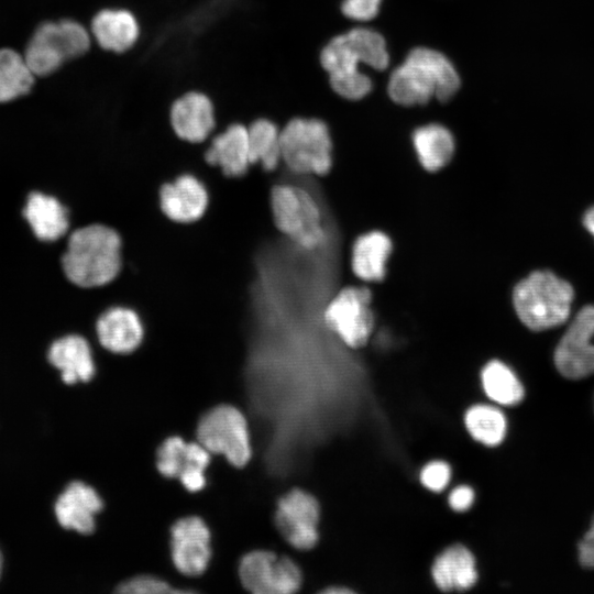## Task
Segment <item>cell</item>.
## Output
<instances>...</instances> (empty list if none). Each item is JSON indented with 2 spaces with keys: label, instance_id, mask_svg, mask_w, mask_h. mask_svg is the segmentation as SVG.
<instances>
[{
  "label": "cell",
  "instance_id": "obj_9",
  "mask_svg": "<svg viewBox=\"0 0 594 594\" xmlns=\"http://www.w3.org/2000/svg\"><path fill=\"white\" fill-rule=\"evenodd\" d=\"M239 578L254 594H293L304 583L300 566L287 556L271 550H254L243 556Z\"/></svg>",
  "mask_w": 594,
  "mask_h": 594
},
{
  "label": "cell",
  "instance_id": "obj_8",
  "mask_svg": "<svg viewBox=\"0 0 594 594\" xmlns=\"http://www.w3.org/2000/svg\"><path fill=\"white\" fill-rule=\"evenodd\" d=\"M371 302L367 287L346 286L326 306L323 321L346 346L360 349L369 342L374 329Z\"/></svg>",
  "mask_w": 594,
  "mask_h": 594
},
{
  "label": "cell",
  "instance_id": "obj_6",
  "mask_svg": "<svg viewBox=\"0 0 594 594\" xmlns=\"http://www.w3.org/2000/svg\"><path fill=\"white\" fill-rule=\"evenodd\" d=\"M270 205L276 228L299 246L314 250L326 241L320 207L305 188L275 185L271 189Z\"/></svg>",
  "mask_w": 594,
  "mask_h": 594
},
{
  "label": "cell",
  "instance_id": "obj_1",
  "mask_svg": "<svg viewBox=\"0 0 594 594\" xmlns=\"http://www.w3.org/2000/svg\"><path fill=\"white\" fill-rule=\"evenodd\" d=\"M461 77L453 62L428 46L411 48L389 74L386 91L402 107L425 106L432 99L451 100L460 90Z\"/></svg>",
  "mask_w": 594,
  "mask_h": 594
},
{
  "label": "cell",
  "instance_id": "obj_21",
  "mask_svg": "<svg viewBox=\"0 0 594 594\" xmlns=\"http://www.w3.org/2000/svg\"><path fill=\"white\" fill-rule=\"evenodd\" d=\"M392 251L393 242L386 233L373 230L361 234L351 250L352 272L364 282L383 280Z\"/></svg>",
  "mask_w": 594,
  "mask_h": 594
},
{
  "label": "cell",
  "instance_id": "obj_10",
  "mask_svg": "<svg viewBox=\"0 0 594 594\" xmlns=\"http://www.w3.org/2000/svg\"><path fill=\"white\" fill-rule=\"evenodd\" d=\"M321 504L310 492L292 488L276 505L274 520L283 539L294 549H314L321 536Z\"/></svg>",
  "mask_w": 594,
  "mask_h": 594
},
{
  "label": "cell",
  "instance_id": "obj_28",
  "mask_svg": "<svg viewBox=\"0 0 594 594\" xmlns=\"http://www.w3.org/2000/svg\"><path fill=\"white\" fill-rule=\"evenodd\" d=\"M190 461V447L178 436L163 441L156 453V468L162 475L178 479Z\"/></svg>",
  "mask_w": 594,
  "mask_h": 594
},
{
  "label": "cell",
  "instance_id": "obj_24",
  "mask_svg": "<svg viewBox=\"0 0 594 594\" xmlns=\"http://www.w3.org/2000/svg\"><path fill=\"white\" fill-rule=\"evenodd\" d=\"M251 163L265 172L275 170L282 163L280 125L268 117H257L248 124Z\"/></svg>",
  "mask_w": 594,
  "mask_h": 594
},
{
  "label": "cell",
  "instance_id": "obj_23",
  "mask_svg": "<svg viewBox=\"0 0 594 594\" xmlns=\"http://www.w3.org/2000/svg\"><path fill=\"white\" fill-rule=\"evenodd\" d=\"M23 215L34 234L43 241H56L69 228L67 208L57 198L40 191L29 195Z\"/></svg>",
  "mask_w": 594,
  "mask_h": 594
},
{
  "label": "cell",
  "instance_id": "obj_15",
  "mask_svg": "<svg viewBox=\"0 0 594 594\" xmlns=\"http://www.w3.org/2000/svg\"><path fill=\"white\" fill-rule=\"evenodd\" d=\"M158 202L167 219L189 224L205 216L209 206V194L198 177L185 173L161 187Z\"/></svg>",
  "mask_w": 594,
  "mask_h": 594
},
{
  "label": "cell",
  "instance_id": "obj_35",
  "mask_svg": "<svg viewBox=\"0 0 594 594\" xmlns=\"http://www.w3.org/2000/svg\"><path fill=\"white\" fill-rule=\"evenodd\" d=\"M354 592L355 591L353 588L343 584H332L320 590V593H323V594H351Z\"/></svg>",
  "mask_w": 594,
  "mask_h": 594
},
{
  "label": "cell",
  "instance_id": "obj_14",
  "mask_svg": "<svg viewBox=\"0 0 594 594\" xmlns=\"http://www.w3.org/2000/svg\"><path fill=\"white\" fill-rule=\"evenodd\" d=\"M206 165L219 168L227 177H242L252 166L249 148L248 125L231 122L217 130L204 144Z\"/></svg>",
  "mask_w": 594,
  "mask_h": 594
},
{
  "label": "cell",
  "instance_id": "obj_33",
  "mask_svg": "<svg viewBox=\"0 0 594 594\" xmlns=\"http://www.w3.org/2000/svg\"><path fill=\"white\" fill-rule=\"evenodd\" d=\"M474 499V490L470 485L460 484L450 491L447 502L453 512L463 513L472 507Z\"/></svg>",
  "mask_w": 594,
  "mask_h": 594
},
{
  "label": "cell",
  "instance_id": "obj_29",
  "mask_svg": "<svg viewBox=\"0 0 594 594\" xmlns=\"http://www.w3.org/2000/svg\"><path fill=\"white\" fill-rule=\"evenodd\" d=\"M328 77L333 92L349 101L362 100L373 90V79L362 69Z\"/></svg>",
  "mask_w": 594,
  "mask_h": 594
},
{
  "label": "cell",
  "instance_id": "obj_17",
  "mask_svg": "<svg viewBox=\"0 0 594 594\" xmlns=\"http://www.w3.org/2000/svg\"><path fill=\"white\" fill-rule=\"evenodd\" d=\"M96 334L106 350L117 354H128L142 343L144 327L136 311L128 307L114 306L98 317Z\"/></svg>",
  "mask_w": 594,
  "mask_h": 594
},
{
  "label": "cell",
  "instance_id": "obj_26",
  "mask_svg": "<svg viewBox=\"0 0 594 594\" xmlns=\"http://www.w3.org/2000/svg\"><path fill=\"white\" fill-rule=\"evenodd\" d=\"M34 84L35 75L23 55L12 48H0V103L29 94Z\"/></svg>",
  "mask_w": 594,
  "mask_h": 594
},
{
  "label": "cell",
  "instance_id": "obj_12",
  "mask_svg": "<svg viewBox=\"0 0 594 594\" xmlns=\"http://www.w3.org/2000/svg\"><path fill=\"white\" fill-rule=\"evenodd\" d=\"M168 117L176 138L193 145L205 144L218 129L213 100L197 89L188 90L175 98L169 107Z\"/></svg>",
  "mask_w": 594,
  "mask_h": 594
},
{
  "label": "cell",
  "instance_id": "obj_30",
  "mask_svg": "<svg viewBox=\"0 0 594 594\" xmlns=\"http://www.w3.org/2000/svg\"><path fill=\"white\" fill-rule=\"evenodd\" d=\"M418 479L426 490L440 493L448 487L452 480V468L447 461L435 459L422 465Z\"/></svg>",
  "mask_w": 594,
  "mask_h": 594
},
{
  "label": "cell",
  "instance_id": "obj_19",
  "mask_svg": "<svg viewBox=\"0 0 594 594\" xmlns=\"http://www.w3.org/2000/svg\"><path fill=\"white\" fill-rule=\"evenodd\" d=\"M102 506V499L95 488L76 481L57 498L55 514L64 528L90 534L95 529V517Z\"/></svg>",
  "mask_w": 594,
  "mask_h": 594
},
{
  "label": "cell",
  "instance_id": "obj_7",
  "mask_svg": "<svg viewBox=\"0 0 594 594\" xmlns=\"http://www.w3.org/2000/svg\"><path fill=\"white\" fill-rule=\"evenodd\" d=\"M197 441L211 454H221L237 466L251 459L252 447L249 425L243 413L228 404L208 410L197 426Z\"/></svg>",
  "mask_w": 594,
  "mask_h": 594
},
{
  "label": "cell",
  "instance_id": "obj_22",
  "mask_svg": "<svg viewBox=\"0 0 594 594\" xmlns=\"http://www.w3.org/2000/svg\"><path fill=\"white\" fill-rule=\"evenodd\" d=\"M411 143L419 164L431 173L444 168L455 152L452 132L437 122L417 127L411 134Z\"/></svg>",
  "mask_w": 594,
  "mask_h": 594
},
{
  "label": "cell",
  "instance_id": "obj_27",
  "mask_svg": "<svg viewBox=\"0 0 594 594\" xmlns=\"http://www.w3.org/2000/svg\"><path fill=\"white\" fill-rule=\"evenodd\" d=\"M463 422L469 435L486 447L498 446L506 436L505 415L491 405H473L464 413Z\"/></svg>",
  "mask_w": 594,
  "mask_h": 594
},
{
  "label": "cell",
  "instance_id": "obj_31",
  "mask_svg": "<svg viewBox=\"0 0 594 594\" xmlns=\"http://www.w3.org/2000/svg\"><path fill=\"white\" fill-rule=\"evenodd\" d=\"M117 592L121 594H163L188 591L173 588L167 582L156 576L138 575L119 584Z\"/></svg>",
  "mask_w": 594,
  "mask_h": 594
},
{
  "label": "cell",
  "instance_id": "obj_5",
  "mask_svg": "<svg viewBox=\"0 0 594 594\" xmlns=\"http://www.w3.org/2000/svg\"><path fill=\"white\" fill-rule=\"evenodd\" d=\"M328 124L318 118L295 116L280 127L282 163L295 174L327 175L333 163Z\"/></svg>",
  "mask_w": 594,
  "mask_h": 594
},
{
  "label": "cell",
  "instance_id": "obj_32",
  "mask_svg": "<svg viewBox=\"0 0 594 594\" xmlns=\"http://www.w3.org/2000/svg\"><path fill=\"white\" fill-rule=\"evenodd\" d=\"M383 0H342L341 13L349 20L365 23L377 16Z\"/></svg>",
  "mask_w": 594,
  "mask_h": 594
},
{
  "label": "cell",
  "instance_id": "obj_16",
  "mask_svg": "<svg viewBox=\"0 0 594 594\" xmlns=\"http://www.w3.org/2000/svg\"><path fill=\"white\" fill-rule=\"evenodd\" d=\"M89 31L99 48L123 54L132 50L141 37V24L135 13L123 7H107L95 13Z\"/></svg>",
  "mask_w": 594,
  "mask_h": 594
},
{
  "label": "cell",
  "instance_id": "obj_11",
  "mask_svg": "<svg viewBox=\"0 0 594 594\" xmlns=\"http://www.w3.org/2000/svg\"><path fill=\"white\" fill-rule=\"evenodd\" d=\"M594 306L582 308L554 351L557 370L566 378L580 380L594 373Z\"/></svg>",
  "mask_w": 594,
  "mask_h": 594
},
{
  "label": "cell",
  "instance_id": "obj_13",
  "mask_svg": "<svg viewBox=\"0 0 594 594\" xmlns=\"http://www.w3.org/2000/svg\"><path fill=\"white\" fill-rule=\"evenodd\" d=\"M172 561L184 575L204 573L211 558L210 531L198 516L177 520L170 530Z\"/></svg>",
  "mask_w": 594,
  "mask_h": 594
},
{
  "label": "cell",
  "instance_id": "obj_34",
  "mask_svg": "<svg viewBox=\"0 0 594 594\" xmlns=\"http://www.w3.org/2000/svg\"><path fill=\"white\" fill-rule=\"evenodd\" d=\"M579 561L585 569H594V519L591 528L578 544Z\"/></svg>",
  "mask_w": 594,
  "mask_h": 594
},
{
  "label": "cell",
  "instance_id": "obj_2",
  "mask_svg": "<svg viewBox=\"0 0 594 594\" xmlns=\"http://www.w3.org/2000/svg\"><path fill=\"white\" fill-rule=\"evenodd\" d=\"M121 250L118 231L102 223H91L69 235L62 268L67 279L78 287H102L119 275Z\"/></svg>",
  "mask_w": 594,
  "mask_h": 594
},
{
  "label": "cell",
  "instance_id": "obj_36",
  "mask_svg": "<svg viewBox=\"0 0 594 594\" xmlns=\"http://www.w3.org/2000/svg\"><path fill=\"white\" fill-rule=\"evenodd\" d=\"M583 224L586 230L594 237V207L590 208L585 212L583 217Z\"/></svg>",
  "mask_w": 594,
  "mask_h": 594
},
{
  "label": "cell",
  "instance_id": "obj_20",
  "mask_svg": "<svg viewBox=\"0 0 594 594\" xmlns=\"http://www.w3.org/2000/svg\"><path fill=\"white\" fill-rule=\"evenodd\" d=\"M48 360L61 371L66 384L87 382L95 374L91 348L78 334H68L54 341L48 351Z\"/></svg>",
  "mask_w": 594,
  "mask_h": 594
},
{
  "label": "cell",
  "instance_id": "obj_18",
  "mask_svg": "<svg viewBox=\"0 0 594 594\" xmlns=\"http://www.w3.org/2000/svg\"><path fill=\"white\" fill-rule=\"evenodd\" d=\"M429 573L436 587L442 592L470 590L479 579L475 557L460 543L439 552L432 560Z\"/></svg>",
  "mask_w": 594,
  "mask_h": 594
},
{
  "label": "cell",
  "instance_id": "obj_37",
  "mask_svg": "<svg viewBox=\"0 0 594 594\" xmlns=\"http://www.w3.org/2000/svg\"><path fill=\"white\" fill-rule=\"evenodd\" d=\"M1 569H2V556L0 553V574H1Z\"/></svg>",
  "mask_w": 594,
  "mask_h": 594
},
{
  "label": "cell",
  "instance_id": "obj_25",
  "mask_svg": "<svg viewBox=\"0 0 594 594\" xmlns=\"http://www.w3.org/2000/svg\"><path fill=\"white\" fill-rule=\"evenodd\" d=\"M485 395L496 404L514 406L525 396L524 387L516 374L498 360L490 361L481 372Z\"/></svg>",
  "mask_w": 594,
  "mask_h": 594
},
{
  "label": "cell",
  "instance_id": "obj_4",
  "mask_svg": "<svg viewBox=\"0 0 594 594\" xmlns=\"http://www.w3.org/2000/svg\"><path fill=\"white\" fill-rule=\"evenodd\" d=\"M573 288L548 271H536L514 288L513 302L521 322L534 331L562 324L569 317Z\"/></svg>",
  "mask_w": 594,
  "mask_h": 594
},
{
  "label": "cell",
  "instance_id": "obj_3",
  "mask_svg": "<svg viewBox=\"0 0 594 594\" xmlns=\"http://www.w3.org/2000/svg\"><path fill=\"white\" fill-rule=\"evenodd\" d=\"M94 45L85 23L74 18H59L44 21L35 29L23 57L35 77H48L87 55Z\"/></svg>",
  "mask_w": 594,
  "mask_h": 594
}]
</instances>
